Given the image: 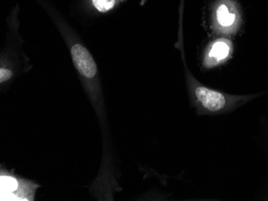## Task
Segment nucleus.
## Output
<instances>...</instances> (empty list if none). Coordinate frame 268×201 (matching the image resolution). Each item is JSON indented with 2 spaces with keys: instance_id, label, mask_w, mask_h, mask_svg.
I'll use <instances>...</instances> for the list:
<instances>
[{
  "instance_id": "20e7f679",
  "label": "nucleus",
  "mask_w": 268,
  "mask_h": 201,
  "mask_svg": "<svg viewBox=\"0 0 268 201\" xmlns=\"http://www.w3.org/2000/svg\"><path fill=\"white\" fill-rule=\"evenodd\" d=\"M20 187L18 179L9 175L1 176V200H14L15 191Z\"/></svg>"
},
{
  "instance_id": "f03ea898",
  "label": "nucleus",
  "mask_w": 268,
  "mask_h": 201,
  "mask_svg": "<svg viewBox=\"0 0 268 201\" xmlns=\"http://www.w3.org/2000/svg\"><path fill=\"white\" fill-rule=\"evenodd\" d=\"M125 1V0H76L73 8L79 15L94 18L112 13Z\"/></svg>"
},
{
  "instance_id": "423d86ee",
  "label": "nucleus",
  "mask_w": 268,
  "mask_h": 201,
  "mask_svg": "<svg viewBox=\"0 0 268 201\" xmlns=\"http://www.w3.org/2000/svg\"><path fill=\"white\" fill-rule=\"evenodd\" d=\"M216 16L219 25L224 28L230 27L235 21V16L228 10L224 4H222L217 9Z\"/></svg>"
},
{
  "instance_id": "f257e3e1",
  "label": "nucleus",
  "mask_w": 268,
  "mask_h": 201,
  "mask_svg": "<svg viewBox=\"0 0 268 201\" xmlns=\"http://www.w3.org/2000/svg\"><path fill=\"white\" fill-rule=\"evenodd\" d=\"M56 24L69 49L74 67L88 89L99 87V75L97 63L91 52L80 41L65 16L52 0H33Z\"/></svg>"
},
{
  "instance_id": "7ed1b4c3",
  "label": "nucleus",
  "mask_w": 268,
  "mask_h": 201,
  "mask_svg": "<svg viewBox=\"0 0 268 201\" xmlns=\"http://www.w3.org/2000/svg\"><path fill=\"white\" fill-rule=\"evenodd\" d=\"M195 95L201 105L211 112H218L226 105V98L222 93L199 86L195 89Z\"/></svg>"
},
{
  "instance_id": "39448f33",
  "label": "nucleus",
  "mask_w": 268,
  "mask_h": 201,
  "mask_svg": "<svg viewBox=\"0 0 268 201\" xmlns=\"http://www.w3.org/2000/svg\"><path fill=\"white\" fill-rule=\"evenodd\" d=\"M230 53V47L228 44L224 41H218L212 46L209 56L211 59L220 61L226 59Z\"/></svg>"
}]
</instances>
